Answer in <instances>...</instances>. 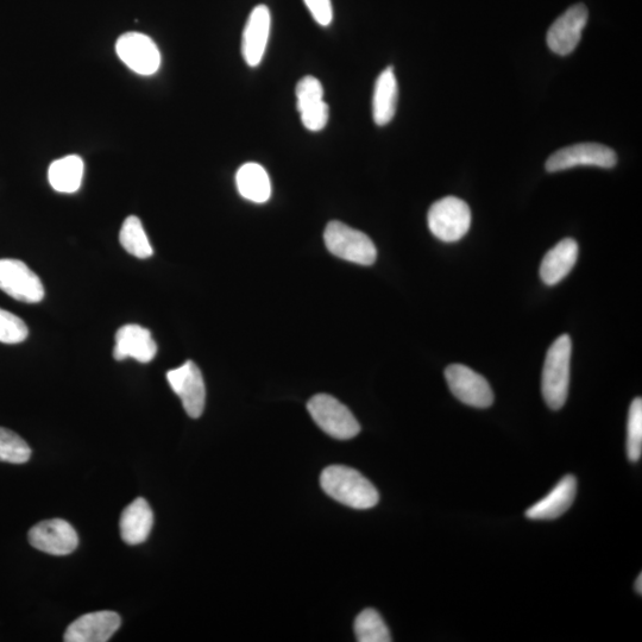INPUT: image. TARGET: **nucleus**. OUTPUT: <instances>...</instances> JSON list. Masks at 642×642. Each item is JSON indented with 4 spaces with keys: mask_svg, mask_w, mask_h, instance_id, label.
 <instances>
[{
    "mask_svg": "<svg viewBox=\"0 0 642 642\" xmlns=\"http://www.w3.org/2000/svg\"><path fill=\"white\" fill-rule=\"evenodd\" d=\"M320 484L333 500L351 508L369 509L380 501L379 492L374 484L361 472L344 465L326 468L320 476Z\"/></svg>",
    "mask_w": 642,
    "mask_h": 642,
    "instance_id": "nucleus-1",
    "label": "nucleus"
},
{
    "mask_svg": "<svg viewBox=\"0 0 642 642\" xmlns=\"http://www.w3.org/2000/svg\"><path fill=\"white\" fill-rule=\"evenodd\" d=\"M571 355L572 342L569 335L557 338L547 351L541 392L547 406L555 411L562 408L568 400Z\"/></svg>",
    "mask_w": 642,
    "mask_h": 642,
    "instance_id": "nucleus-2",
    "label": "nucleus"
},
{
    "mask_svg": "<svg viewBox=\"0 0 642 642\" xmlns=\"http://www.w3.org/2000/svg\"><path fill=\"white\" fill-rule=\"evenodd\" d=\"M327 250L342 260L361 266H371L377 257L375 244L362 231L350 228L342 222L327 224L324 232Z\"/></svg>",
    "mask_w": 642,
    "mask_h": 642,
    "instance_id": "nucleus-3",
    "label": "nucleus"
},
{
    "mask_svg": "<svg viewBox=\"0 0 642 642\" xmlns=\"http://www.w3.org/2000/svg\"><path fill=\"white\" fill-rule=\"evenodd\" d=\"M427 223L433 236L439 241L458 242L470 229V207L462 199L445 197L431 206L427 214Z\"/></svg>",
    "mask_w": 642,
    "mask_h": 642,
    "instance_id": "nucleus-4",
    "label": "nucleus"
},
{
    "mask_svg": "<svg viewBox=\"0 0 642 642\" xmlns=\"http://www.w3.org/2000/svg\"><path fill=\"white\" fill-rule=\"evenodd\" d=\"M307 409L314 423L332 438L348 440L361 432V426L350 409L331 395L313 396Z\"/></svg>",
    "mask_w": 642,
    "mask_h": 642,
    "instance_id": "nucleus-5",
    "label": "nucleus"
},
{
    "mask_svg": "<svg viewBox=\"0 0 642 642\" xmlns=\"http://www.w3.org/2000/svg\"><path fill=\"white\" fill-rule=\"evenodd\" d=\"M616 163L618 156L612 148L599 143H579L552 154L546 161V171L563 172L579 166L609 169L615 167Z\"/></svg>",
    "mask_w": 642,
    "mask_h": 642,
    "instance_id": "nucleus-6",
    "label": "nucleus"
},
{
    "mask_svg": "<svg viewBox=\"0 0 642 642\" xmlns=\"http://www.w3.org/2000/svg\"><path fill=\"white\" fill-rule=\"evenodd\" d=\"M0 289L12 299L25 304H37L44 298V287L39 276L24 262L11 258L0 260Z\"/></svg>",
    "mask_w": 642,
    "mask_h": 642,
    "instance_id": "nucleus-7",
    "label": "nucleus"
},
{
    "mask_svg": "<svg viewBox=\"0 0 642 642\" xmlns=\"http://www.w3.org/2000/svg\"><path fill=\"white\" fill-rule=\"evenodd\" d=\"M445 379L452 394L463 404L476 408L493 405L494 393L488 381L465 365H450L445 370Z\"/></svg>",
    "mask_w": 642,
    "mask_h": 642,
    "instance_id": "nucleus-8",
    "label": "nucleus"
},
{
    "mask_svg": "<svg viewBox=\"0 0 642 642\" xmlns=\"http://www.w3.org/2000/svg\"><path fill=\"white\" fill-rule=\"evenodd\" d=\"M167 380L186 413L193 419L200 418L205 409L206 388L198 365L187 361L181 367L168 371Z\"/></svg>",
    "mask_w": 642,
    "mask_h": 642,
    "instance_id": "nucleus-9",
    "label": "nucleus"
},
{
    "mask_svg": "<svg viewBox=\"0 0 642 642\" xmlns=\"http://www.w3.org/2000/svg\"><path fill=\"white\" fill-rule=\"evenodd\" d=\"M116 52L118 58L137 74L151 75L159 71L160 50L147 35L136 31L123 34L117 40Z\"/></svg>",
    "mask_w": 642,
    "mask_h": 642,
    "instance_id": "nucleus-10",
    "label": "nucleus"
},
{
    "mask_svg": "<svg viewBox=\"0 0 642 642\" xmlns=\"http://www.w3.org/2000/svg\"><path fill=\"white\" fill-rule=\"evenodd\" d=\"M30 545L48 555L66 556L77 550L79 537L69 522L61 519L46 520L29 531Z\"/></svg>",
    "mask_w": 642,
    "mask_h": 642,
    "instance_id": "nucleus-11",
    "label": "nucleus"
},
{
    "mask_svg": "<svg viewBox=\"0 0 642 642\" xmlns=\"http://www.w3.org/2000/svg\"><path fill=\"white\" fill-rule=\"evenodd\" d=\"M589 12L584 4H576L566 10L558 20L551 25L547 33V46L553 53L569 55L582 39V31L587 25Z\"/></svg>",
    "mask_w": 642,
    "mask_h": 642,
    "instance_id": "nucleus-12",
    "label": "nucleus"
},
{
    "mask_svg": "<svg viewBox=\"0 0 642 642\" xmlns=\"http://www.w3.org/2000/svg\"><path fill=\"white\" fill-rule=\"evenodd\" d=\"M297 109L301 122L310 131H320L326 127L330 117V107L324 102V88L314 77H305L297 85Z\"/></svg>",
    "mask_w": 642,
    "mask_h": 642,
    "instance_id": "nucleus-13",
    "label": "nucleus"
},
{
    "mask_svg": "<svg viewBox=\"0 0 642 642\" xmlns=\"http://www.w3.org/2000/svg\"><path fill=\"white\" fill-rule=\"evenodd\" d=\"M121 616L110 610L80 616L69 625L65 633L66 642H106L119 627Z\"/></svg>",
    "mask_w": 642,
    "mask_h": 642,
    "instance_id": "nucleus-14",
    "label": "nucleus"
},
{
    "mask_svg": "<svg viewBox=\"0 0 642 642\" xmlns=\"http://www.w3.org/2000/svg\"><path fill=\"white\" fill-rule=\"evenodd\" d=\"M270 25H272V16L268 6L257 5L245 24L242 41L243 58L250 67L260 65L266 54Z\"/></svg>",
    "mask_w": 642,
    "mask_h": 642,
    "instance_id": "nucleus-15",
    "label": "nucleus"
},
{
    "mask_svg": "<svg viewBox=\"0 0 642 642\" xmlns=\"http://www.w3.org/2000/svg\"><path fill=\"white\" fill-rule=\"evenodd\" d=\"M157 354V345L148 329L130 324L121 327L116 333V345L113 357L116 361L134 358L140 363H149Z\"/></svg>",
    "mask_w": 642,
    "mask_h": 642,
    "instance_id": "nucleus-16",
    "label": "nucleus"
},
{
    "mask_svg": "<svg viewBox=\"0 0 642 642\" xmlns=\"http://www.w3.org/2000/svg\"><path fill=\"white\" fill-rule=\"evenodd\" d=\"M577 494V480L568 475L560 480L555 488L531 508L526 516L531 520H553L559 518L572 506Z\"/></svg>",
    "mask_w": 642,
    "mask_h": 642,
    "instance_id": "nucleus-17",
    "label": "nucleus"
},
{
    "mask_svg": "<svg viewBox=\"0 0 642 642\" xmlns=\"http://www.w3.org/2000/svg\"><path fill=\"white\" fill-rule=\"evenodd\" d=\"M578 244L575 239L565 238L552 248L540 266V278L547 286H555L574 269L578 258Z\"/></svg>",
    "mask_w": 642,
    "mask_h": 642,
    "instance_id": "nucleus-18",
    "label": "nucleus"
},
{
    "mask_svg": "<svg viewBox=\"0 0 642 642\" xmlns=\"http://www.w3.org/2000/svg\"><path fill=\"white\" fill-rule=\"evenodd\" d=\"M153 524L154 514L149 503L143 497H138L122 513L119 521L122 539L128 545L142 544L149 538Z\"/></svg>",
    "mask_w": 642,
    "mask_h": 642,
    "instance_id": "nucleus-19",
    "label": "nucleus"
},
{
    "mask_svg": "<svg viewBox=\"0 0 642 642\" xmlns=\"http://www.w3.org/2000/svg\"><path fill=\"white\" fill-rule=\"evenodd\" d=\"M399 87L393 67H388L377 78L373 96V117L379 127L392 122L398 106Z\"/></svg>",
    "mask_w": 642,
    "mask_h": 642,
    "instance_id": "nucleus-20",
    "label": "nucleus"
},
{
    "mask_svg": "<svg viewBox=\"0 0 642 642\" xmlns=\"http://www.w3.org/2000/svg\"><path fill=\"white\" fill-rule=\"evenodd\" d=\"M236 185L244 199L256 204L267 203L272 195L269 175L258 163H245L239 168L236 174Z\"/></svg>",
    "mask_w": 642,
    "mask_h": 642,
    "instance_id": "nucleus-21",
    "label": "nucleus"
},
{
    "mask_svg": "<svg viewBox=\"0 0 642 642\" xmlns=\"http://www.w3.org/2000/svg\"><path fill=\"white\" fill-rule=\"evenodd\" d=\"M84 161L78 155H69L50 165L48 179L56 192H77L83 182Z\"/></svg>",
    "mask_w": 642,
    "mask_h": 642,
    "instance_id": "nucleus-22",
    "label": "nucleus"
},
{
    "mask_svg": "<svg viewBox=\"0 0 642 642\" xmlns=\"http://www.w3.org/2000/svg\"><path fill=\"white\" fill-rule=\"evenodd\" d=\"M119 242L129 254L137 258H148L153 256V248L149 242L146 231H144L140 218L130 216L124 220Z\"/></svg>",
    "mask_w": 642,
    "mask_h": 642,
    "instance_id": "nucleus-23",
    "label": "nucleus"
},
{
    "mask_svg": "<svg viewBox=\"0 0 642 642\" xmlns=\"http://www.w3.org/2000/svg\"><path fill=\"white\" fill-rule=\"evenodd\" d=\"M355 634L360 642H390L392 635L375 609H365L355 621Z\"/></svg>",
    "mask_w": 642,
    "mask_h": 642,
    "instance_id": "nucleus-24",
    "label": "nucleus"
},
{
    "mask_svg": "<svg viewBox=\"0 0 642 642\" xmlns=\"http://www.w3.org/2000/svg\"><path fill=\"white\" fill-rule=\"evenodd\" d=\"M31 457L30 446L17 433L0 427V462L24 464Z\"/></svg>",
    "mask_w": 642,
    "mask_h": 642,
    "instance_id": "nucleus-25",
    "label": "nucleus"
},
{
    "mask_svg": "<svg viewBox=\"0 0 642 642\" xmlns=\"http://www.w3.org/2000/svg\"><path fill=\"white\" fill-rule=\"evenodd\" d=\"M627 455L632 462L640 461L642 455V400L640 398L634 399L629 408Z\"/></svg>",
    "mask_w": 642,
    "mask_h": 642,
    "instance_id": "nucleus-26",
    "label": "nucleus"
},
{
    "mask_svg": "<svg viewBox=\"0 0 642 642\" xmlns=\"http://www.w3.org/2000/svg\"><path fill=\"white\" fill-rule=\"evenodd\" d=\"M28 335V327L21 318L0 308V343H22Z\"/></svg>",
    "mask_w": 642,
    "mask_h": 642,
    "instance_id": "nucleus-27",
    "label": "nucleus"
},
{
    "mask_svg": "<svg viewBox=\"0 0 642 642\" xmlns=\"http://www.w3.org/2000/svg\"><path fill=\"white\" fill-rule=\"evenodd\" d=\"M304 2L314 20H316L321 27H329L333 21L331 0H304Z\"/></svg>",
    "mask_w": 642,
    "mask_h": 642,
    "instance_id": "nucleus-28",
    "label": "nucleus"
},
{
    "mask_svg": "<svg viewBox=\"0 0 642 642\" xmlns=\"http://www.w3.org/2000/svg\"><path fill=\"white\" fill-rule=\"evenodd\" d=\"M635 591H637L639 595L642 594V575L641 574L639 575L637 582H635Z\"/></svg>",
    "mask_w": 642,
    "mask_h": 642,
    "instance_id": "nucleus-29",
    "label": "nucleus"
}]
</instances>
